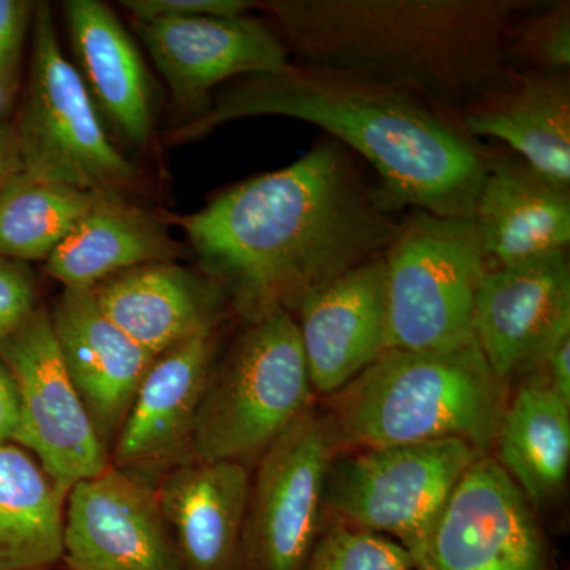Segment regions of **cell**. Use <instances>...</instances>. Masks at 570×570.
I'll list each match as a JSON object with an SVG mask.
<instances>
[{"mask_svg": "<svg viewBox=\"0 0 570 570\" xmlns=\"http://www.w3.org/2000/svg\"><path fill=\"white\" fill-rule=\"evenodd\" d=\"M7 99V91L3 88H0V108L3 107V102H6Z\"/></svg>", "mask_w": 570, "mask_h": 570, "instance_id": "35", "label": "cell"}, {"mask_svg": "<svg viewBox=\"0 0 570 570\" xmlns=\"http://www.w3.org/2000/svg\"><path fill=\"white\" fill-rule=\"evenodd\" d=\"M250 469L187 460L154 483L186 570H238Z\"/></svg>", "mask_w": 570, "mask_h": 570, "instance_id": "20", "label": "cell"}, {"mask_svg": "<svg viewBox=\"0 0 570 570\" xmlns=\"http://www.w3.org/2000/svg\"><path fill=\"white\" fill-rule=\"evenodd\" d=\"M14 138L21 171L41 181L118 195L137 178V168L108 140L45 3L33 14L31 73Z\"/></svg>", "mask_w": 570, "mask_h": 570, "instance_id": "8", "label": "cell"}, {"mask_svg": "<svg viewBox=\"0 0 570 570\" xmlns=\"http://www.w3.org/2000/svg\"><path fill=\"white\" fill-rule=\"evenodd\" d=\"M100 195L18 170L0 189V258L47 262Z\"/></svg>", "mask_w": 570, "mask_h": 570, "instance_id": "26", "label": "cell"}, {"mask_svg": "<svg viewBox=\"0 0 570 570\" xmlns=\"http://www.w3.org/2000/svg\"><path fill=\"white\" fill-rule=\"evenodd\" d=\"M217 347L214 330L153 360L112 442L111 466L154 485L165 472L193 460L195 420Z\"/></svg>", "mask_w": 570, "mask_h": 570, "instance_id": "14", "label": "cell"}, {"mask_svg": "<svg viewBox=\"0 0 570 570\" xmlns=\"http://www.w3.org/2000/svg\"><path fill=\"white\" fill-rule=\"evenodd\" d=\"M510 393L491 455L535 510L564 489L570 468V404L538 376Z\"/></svg>", "mask_w": 570, "mask_h": 570, "instance_id": "24", "label": "cell"}, {"mask_svg": "<svg viewBox=\"0 0 570 570\" xmlns=\"http://www.w3.org/2000/svg\"><path fill=\"white\" fill-rule=\"evenodd\" d=\"M67 494L31 452L0 442V570L61 562Z\"/></svg>", "mask_w": 570, "mask_h": 570, "instance_id": "25", "label": "cell"}, {"mask_svg": "<svg viewBox=\"0 0 570 570\" xmlns=\"http://www.w3.org/2000/svg\"><path fill=\"white\" fill-rule=\"evenodd\" d=\"M400 543L384 535L326 524L306 570H415Z\"/></svg>", "mask_w": 570, "mask_h": 570, "instance_id": "28", "label": "cell"}, {"mask_svg": "<svg viewBox=\"0 0 570 570\" xmlns=\"http://www.w3.org/2000/svg\"><path fill=\"white\" fill-rule=\"evenodd\" d=\"M292 316L314 393L333 395L390 348L384 255L306 296Z\"/></svg>", "mask_w": 570, "mask_h": 570, "instance_id": "16", "label": "cell"}, {"mask_svg": "<svg viewBox=\"0 0 570 570\" xmlns=\"http://www.w3.org/2000/svg\"><path fill=\"white\" fill-rule=\"evenodd\" d=\"M50 317L71 381L110 452L156 356L105 316L92 288H63Z\"/></svg>", "mask_w": 570, "mask_h": 570, "instance_id": "18", "label": "cell"}, {"mask_svg": "<svg viewBox=\"0 0 570 570\" xmlns=\"http://www.w3.org/2000/svg\"><path fill=\"white\" fill-rule=\"evenodd\" d=\"M135 31L181 104L198 102L220 82L292 63L283 39L247 14L135 21Z\"/></svg>", "mask_w": 570, "mask_h": 570, "instance_id": "15", "label": "cell"}, {"mask_svg": "<svg viewBox=\"0 0 570 570\" xmlns=\"http://www.w3.org/2000/svg\"><path fill=\"white\" fill-rule=\"evenodd\" d=\"M61 562L67 570H186L153 483L115 466L67 494Z\"/></svg>", "mask_w": 570, "mask_h": 570, "instance_id": "12", "label": "cell"}, {"mask_svg": "<svg viewBox=\"0 0 570 570\" xmlns=\"http://www.w3.org/2000/svg\"><path fill=\"white\" fill-rule=\"evenodd\" d=\"M14 159H18L17 138L11 137L6 129H0V189L6 186L11 176Z\"/></svg>", "mask_w": 570, "mask_h": 570, "instance_id": "34", "label": "cell"}, {"mask_svg": "<svg viewBox=\"0 0 570 570\" xmlns=\"http://www.w3.org/2000/svg\"><path fill=\"white\" fill-rule=\"evenodd\" d=\"M63 10L89 94L127 140L145 145L153 130L151 91L129 33L97 0H70Z\"/></svg>", "mask_w": 570, "mask_h": 570, "instance_id": "23", "label": "cell"}, {"mask_svg": "<svg viewBox=\"0 0 570 570\" xmlns=\"http://www.w3.org/2000/svg\"><path fill=\"white\" fill-rule=\"evenodd\" d=\"M36 309L32 277L21 265L0 258V340L24 324Z\"/></svg>", "mask_w": 570, "mask_h": 570, "instance_id": "30", "label": "cell"}, {"mask_svg": "<svg viewBox=\"0 0 570 570\" xmlns=\"http://www.w3.org/2000/svg\"><path fill=\"white\" fill-rule=\"evenodd\" d=\"M420 569L554 570L538 510L491 453L456 483Z\"/></svg>", "mask_w": 570, "mask_h": 570, "instance_id": "11", "label": "cell"}, {"mask_svg": "<svg viewBox=\"0 0 570 570\" xmlns=\"http://www.w3.org/2000/svg\"><path fill=\"white\" fill-rule=\"evenodd\" d=\"M407 213L332 138L302 159L238 184L179 219L206 276L245 318L299 303L381 257Z\"/></svg>", "mask_w": 570, "mask_h": 570, "instance_id": "1", "label": "cell"}, {"mask_svg": "<svg viewBox=\"0 0 570 570\" xmlns=\"http://www.w3.org/2000/svg\"><path fill=\"white\" fill-rule=\"evenodd\" d=\"M32 6L20 0H0V88L9 91L20 61Z\"/></svg>", "mask_w": 570, "mask_h": 570, "instance_id": "31", "label": "cell"}, {"mask_svg": "<svg viewBox=\"0 0 570 570\" xmlns=\"http://www.w3.org/2000/svg\"><path fill=\"white\" fill-rule=\"evenodd\" d=\"M92 292L105 316L153 356L217 330L227 296L205 273L174 262L137 266Z\"/></svg>", "mask_w": 570, "mask_h": 570, "instance_id": "19", "label": "cell"}, {"mask_svg": "<svg viewBox=\"0 0 570 570\" xmlns=\"http://www.w3.org/2000/svg\"><path fill=\"white\" fill-rule=\"evenodd\" d=\"M41 570H52V569H41Z\"/></svg>", "mask_w": 570, "mask_h": 570, "instance_id": "36", "label": "cell"}, {"mask_svg": "<svg viewBox=\"0 0 570 570\" xmlns=\"http://www.w3.org/2000/svg\"><path fill=\"white\" fill-rule=\"evenodd\" d=\"M179 254L181 246L153 214L104 194L50 255L47 272L63 288H94L137 266L174 262Z\"/></svg>", "mask_w": 570, "mask_h": 570, "instance_id": "22", "label": "cell"}, {"mask_svg": "<svg viewBox=\"0 0 570 570\" xmlns=\"http://www.w3.org/2000/svg\"><path fill=\"white\" fill-rule=\"evenodd\" d=\"M460 124L475 140L504 142L538 174L570 189L569 75L513 70Z\"/></svg>", "mask_w": 570, "mask_h": 570, "instance_id": "21", "label": "cell"}, {"mask_svg": "<svg viewBox=\"0 0 570 570\" xmlns=\"http://www.w3.org/2000/svg\"><path fill=\"white\" fill-rule=\"evenodd\" d=\"M124 9L134 14L135 21L160 18L243 17L254 9L255 2L246 0H126Z\"/></svg>", "mask_w": 570, "mask_h": 570, "instance_id": "29", "label": "cell"}, {"mask_svg": "<svg viewBox=\"0 0 570 570\" xmlns=\"http://www.w3.org/2000/svg\"><path fill=\"white\" fill-rule=\"evenodd\" d=\"M254 116H284L324 130L376 174L397 212L472 214L487 149L452 116L354 75L292 62L276 73L238 78L208 110L174 130L171 140H197Z\"/></svg>", "mask_w": 570, "mask_h": 570, "instance_id": "2", "label": "cell"}, {"mask_svg": "<svg viewBox=\"0 0 570 570\" xmlns=\"http://www.w3.org/2000/svg\"><path fill=\"white\" fill-rule=\"evenodd\" d=\"M509 396L472 341L449 352L389 348L318 406L340 452L464 441L490 455Z\"/></svg>", "mask_w": 570, "mask_h": 570, "instance_id": "4", "label": "cell"}, {"mask_svg": "<svg viewBox=\"0 0 570 570\" xmlns=\"http://www.w3.org/2000/svg\"><path fill=\"white\" fill-rule=\"evenodd\" d=\"M540 0H272L257 3L298 66L403 91L460 121L512 73L515 22Z\"/></svg>", "mask_w": 570, "mask_h": 570, "instance_id": "3", "label": "cell"}, {"mask_svg": "<svg viewBox=\"0 0 570 570\" xmlns=\"http://www.w3.org/2000/svg\"><path fill=\"white\" fill-rule=\"evenodd\" d=\"M20 425V396L17 384L9 367L0 358V442L17 444Z\"/></svg>", "mask_w": 570, "mask_h": 570, "instance_id": "33", "label": "cell"}, {"mask_svg": "<svg viewBox=\"0 0 570 570\" xmlns=\"http://www.w3.org/2000/svg\"><path fill=\"white\" fill-rule=\"evenodd\" d=\"M316 397L292 313L272 307L246 318L214 362L195 420L193 459L232 461L253 471Z\"/></svg>", "mask_w": 570, "mask_h": 570, "instance_id": "5", "label": "cell"}, {"mask_svg": "<svg viewBox=\"0 0 570 570\" xmlns=\"http://www.w3.org/2000/svg\"><path fill=\"white\" fill-rule=\"evenodd\" d=\"M472 335L509 392L532 376L551 348L570 335L568 253L490 268L480 285Z\"/></svg>", "mask_w": 570, "mask_h": 570, "instance_id": "13", "label": "cell"}, {"mask_svg": "<svg viewBox=\"0 0 570 570\" xmlns=\"http://www.w3.org/2000/svg\"><path fill=\"white\" fill-rule=\"evenodd\" d=\"M340 453L318 403L250 471L238 570H306L326 524L324 490Z\"/></svg>", "mask_w": 570, "mask_h": 570, "instance_id": "9", "label": "cell"}, {"mask_svg": "<svg viewBox=\"0 0 570 570\" xmlns=\"http://www.w3.org/2000/svg\"><path fill=\"white\" fill-rule=\"evenodd\" d=\"M479 456L464 441L340 452L326 472V521L395 540L420 569L442 510Z\"/></svg>", "mask_w": 570, "mask_h": 570, "instance_id": "7", "label": "cell"}, {"mask_svg": "<svg viewBox=\"0 0 570 570\" xmlns=\"http://www.w3.org/2000/svg\"><path fill=\"white\" fill-rule=\"evenodd\" d=\"M509 62L515 71L569 75L570 2H540L513 26Z\"/></svg>", "mask_w": 570, "mask_h": 570, "instance_id": "27", "label": "cell"}, {"mask_svg": "<svg viewBox=\"0 0 570 570\" xmlns=\"http://www.w3.org/2000/svg\"><path fill=\"white\" fill-rule=\"evenodd\" d=\"M532 376L542 379L554 395L570 404V335L551 348Z\"/></svg>", "mask_w": 570, "mask_h": 570, "instance_id": "32", "label": "cell"}, {"mask_svg": "<svg viewBox=\"0 0 570 570\" xmlns=\"http://www.w3.org/2000/svg\"><path fill=\"white\" fill-rule=\"evenodd\" d=\"M384 264L390 348L449 352L474 341L490 265L471 216L409 212Z\"/></svg>", "mask_w": 570, "mask_h": 570, "instance_id": "6", "label": "cell"}, {"mask_svg": "<svg viewBox=\"0 0 570 570\" xmlns=\"http://www.w3.org/2000/svg\"><path fill=\"white\" fill-rule=\"evenodd\" d=\"M471 219L490 268L568 253L570 189L513 154L487 151Z\"/></svg>", "mask_w": 570, "mask_h": 570, "instance_id": "17", "label": "cell"}, {"mask_svg": "<svg viewBox=\"0 0 570 570\" xmlns=\"http://www.w3.org/2000/svg\"><path fill=\"white\" fill-rule=\"evenodd\" d=\"M0 358L20 396L17 444L31 452L67 493L81 480L107 471L110 452L67 371L50 313L37 307L24 324L0 340Z\"/></svg>", "mask_w": 570, "mask_h": 570, "instance_id": "10", "label": "cell"}, {"mask_svg": "<svg viewBox=\"0 0 570 570\" xmlns=\"http://www.w3.org/2000/svg\"><path fill=\"white\" fill-rule=\"evenodd\" d=\"M415 570H422V569H415Z\"/></svg>", "mask_w": 570, "mask_h": 570, "instance_id": "37", "label": "cell"}]
</instances>
